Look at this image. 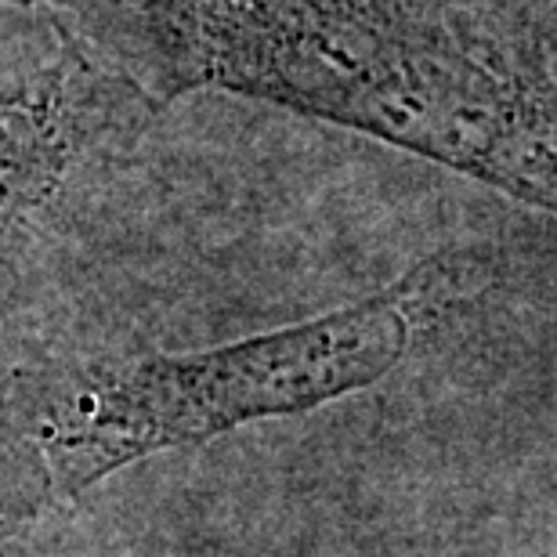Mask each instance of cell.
<instances>
[{
  "label": "cell",
  "instance_id": "obj_1",
  "mask_svg": "<svg viewBox=\"0 0 557 557\" xmlns=\"http://www.w3.org/2000/svg\"><path fill=\"white\" fill-rule=\"evenodd\" d=\"M51 4L163 95H253L554 207L550 98L442 0Z\"/></svg>",
  "mask_w": 557,
  "mask_h": 557
},
{
  "label": "cell",
  "instance_id": "obj_2",
  "mask_svg": "<svg viewBox=\"0 0 557 557\" xmlns=\"http://www.w3.org/2000/svg\"><path fill=\"white\" fill-rule=\"evenodd\" d=\"M438 289L442 269L431 261L384 294L300 326L98 373L44 428L54 485L65 496L81 493L152 453L376 384L406 359Z\"/></svg>",
  "mask_w": 557,
  "mask_h": 557
},
{
  "label": "cell",
  "instance_id": "obj_3",
  "mask_svg": "<svg viewBox=\"0 0 557 557\" xmlns=\"http://www.w3.org/2000/svg\"><path fill=\"white\" fill-rule=\"evenodd\" d=\"M87 98L70 70L0 95V250L59 193L87 135Z\"/></svg>",
  "mask_w": 557,
  "mask_h": 557
}]
</instances>
